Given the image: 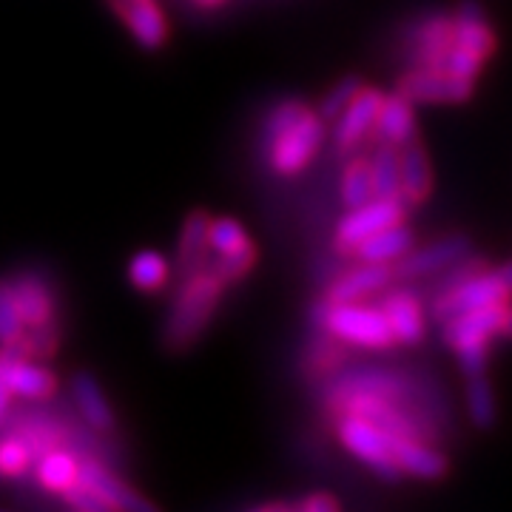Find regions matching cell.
<instances>
[{"instance_id":"1","label":"cell","mask_w":512,"mask_h":512,"mask_svg":"<svg viewBox=\"0 0 512 512\" xmlns=\"http://www.w3.org/2000/svg\"><path fill=\"white\" fill-rule=\"evenodd\" d=\"M222 291H225V282L208 268L185 276V282L174 296L171 313L165 319V348L174 350V353L191 348L205 333V328L211 325L214 313L220 308Z\"/></svg>"},{"instance_id":"2","label":"cell","mask_w":512,"mask_h":512,"mask_svg":"<svg viewBox=\"0 0 512 512\" xmlns=\"http://www.w3.org/2000/svg\"><path fill=\"white\" fill-rule=\"evenodd\" d=\"M313 322L322 330H328V336L353 345L362 350H390L396 345L393 330L387 325L384 313L379 305H367L362 302H316L313 305Z\"/></svg>"},{"instance_id":"3","label":"cell","mask_w":512,"mask_h":512,"mask_svg":"<svg viewBox=\"0 0 512 512\" xmlns=\"http://www.w3.org/2000/svg\"><path fill=\"white\" fill-rule=\"evenodd\" d=\"M453 37L444 57V72L467 86H476L478 74L493 55V26L476 0H464L453 15Z\"/></svg>"},{"instance_id":"4","label":"cell","mask_w":512,"mask_h":512,"mask_svg":"<svg viewBox=\"0 0 512 512\" xmlns=\"http://www.w3.org/2000/svg\"><path fill=\"white\" fill-rule=\"evenodd\" d=\"M325 134H328V126L319 117V111L305 106L288 126L274 131L271 137H262L265 163L276 177H296L313 163V157L325 143Z\"/></svg>"},{"instance_id":"5","label":"cell","mask_w":512,"mask_h":512,"mask_svg":"<svg viewBox=\"0 0 512 512\" xmlns=\"http://www.w3.org/2000/svg\"><path fill=\"white\" fill-rule=\"evenodd\" d=\"M507 305H487V308L464 311L444 319V339L456 353L464 379L487 373L490 342L495 336H501V322H504Z\"/></svg>"},{"instance_id":"6","label":"cell","mask_w":512,"mask_h":512,"mask_svg":"<svg viewBox=\"0 0 512 512\" xmlns=\"http://www.w3.org/2000/svg\"><path fill=\"white\" fill-rule=\"evenodd\" d=\"M507 302H512V259L495 271H473L453 285H447L436 296L433 316L444 322L464 311H476L487 305H507Z\"/></svg>"},{"instance_id":"7","label":"cell","mask_w":512,"mask_h":512,"mask_svg":"<svg viewBox=\"0 0 512 512\" xmlns=\"http://www.w3.org/2000/svg\"><path fill=\"white\" fill-rule=\"evenodd\" d=\"M336 439L350 456L365 461L373 473H379L387 481H396L402 476L396 467V458H393L390 436L379 424L362 419L356 413H336Z\"/></svg>"},{"instance_id":"8","label":"cell","mask_w":512,"mask_h":512,"mask_svg":"<svg viewBox=\"0 0 512 512\" xmlns=\"http://www.w3.org/2000/svg\"><path fill=\"white\" fill-rule=\"evenodd\" d=\"M407 217V205L402 200H382V197H373V200L362 202L356 208H348V214L339 220L336 225V234H333V248L339 254L350 256V251L367 239L370 234L382 231L387 225H396L404 222Z\"/></svg>"},{"instance_id":"9","label":"cell","mask_w":512,"mask_h":512,"mask_svg":"<svg viewBox=\"0 0 512 512\" xmlns=\"http://www.w3.org/2000/svg\"><path fill=\"white\" fill-rule=\"evenodd\" d=\"M470 254V242L467 237H444L430 242V245H421V248H410L407 254L393 265V274L402 282L410 279H421V276L441 274L447 268H453L458 259Z\"/></svg>"},{"instance_id":"10","label":"cell","mask_w":512,"mask_h":512,"mask_svg":"<svg viewBox=\"0 0 512 512\" xmlns=\"http://www.w3.org/2000/svg\"><path fill=\"white\" fill-rule=\"evenodd\" d=\"M0 376L12 396L32 399V402H46L57 393V379L49 367L35 365L32 359H23L12 348L0 350Z\"/></svg>"},{"instance_id":"11","label":"cell","mask_w":512,"mask_h":512,"mask_svg":"<svg viewBox=\"0 0 512 512\" xmlns=\"http://www.w3.org/2000/svg\"><path fill=\"white\" fill-rule=\"evenodd\" d=\"M77 481L86 484L109 510L117 512H148L154 510V504L146 501L143 495L137 493L134 487H128L126 481L111 473L109 467H103L100 461L94 458H80V473H77Z\"/></svg>"},{"instance_id":"12","label":"cell","mask_w":512,"mask_h":512,"mask_svg":"<svg viewBox=\"0 0 512 512\" xmlns=\"http://www.w3.org/2000/svg\"><path fill=\"white\" fill-rule=\"evenodd\" d=\"M382 97L384 92L370 89V86H362L359 92L353 94V100L333 120L336 123L333 126V146L339 148V151H353L365 137H370L379 106H382Z\"/></svg>"},{"instance_id":"13","label":"cell","mask_w":512,"mask_h":512,"mask_svg":"<svg viewBox=\"0 0 512 512\" xmlns=\"http://www.w3.org/2000/svg\"><path fill=\"white\" fill-rule=\"evenodd\" d=\"M399 92L410 103H464L473 94V86L450 77L444 69L416 66L399 80Z\"/></svg>"},{"instance_id":"14","label":"cell","mask_w":512,"mask_h":512,"mask_svg":"<svg viewBox=\"0 0 512 512\" xmlns=\"http://www.w3.org/2000/svg\"><path fill=\"white\" fill-rule=\"evenodd\" d=\"M106 3L126 23L131 37L143 49H163L168 40V20L157 0H106Z\"/></svg>"},{"instance_id":"15","label":"cell","mask_w":512,"mask_h":512,"mask_svg":"<svg viewBox=\"0 0 512 512\" xmlns=\"http://www.w3.org/2000/svg\"><path fill=\"white\" fill-rule=\"evenodd\" d=\"M396 279L393 265H376V262H359L348 268L342 276H336L328 285L325 299L328 302H362L373 293H382Z\"/></svg>"},{"instance_id":"16","label":"cell","mask_w":512,"mask_h":512,"mask_svg":"<svg viewBox=\"0 0 512 512\" xmlns=\"http://www.w3.org/2000/svg\"><path fill=\"white\" fill-rule=\"evenodd\" d=\"M390 447H393V458H396V467L402 476L436 481L447 473V458L419 436H402V433L390 436Z\"/></svg>"},{"instance_id":"17","label":"cell","mask_w":512,"mask_h":512,"mask_svg":"<svg viewBox=\"0 0 512 512\" xmlns=\"http://www.w3.org/2000/svg\"><path fill=\"white\" fill-rule=\"evenodd\" d=\"M387 325L393 330V339L396 345H419L424 339V311H421V302L416 299V293L396 288V291H387L379 302Z\"/></svg>"},{"instance_id":"18","label":"cell","mask_w":512,"mask_h":512,"mask_svg":"<svg viewBox=\"0 0 512 512\" xmlns=\"http://www.w3.org/2000/svg\"><path fill=\"white\" fill-rule=\"evenodd\" d=\"M20 319L26 328H46L55 325V293L35 274H20L9 279Z\"/></svg>"},{"instance_id":"19","label":"cell","mask_w":512,"mask_h":512,"mask_svg":"<svg viewBox=\"0 0 512 512\" xmlns=\"http://www.w3.org/2000/svg\"><path fill=\"white\" fill-rule=\"evenodd\" d=\"M370 134H376L379 143H390V146L399 148L407 146L410 140H416V109H413V103L402 92L384 94Z\"/></svg>"},{"instance_id":"20","label":"cell","mask_w":512,"mask_h":512,"mask_svg":"<svg viewBox=\"0 0 512 512\" xmlns=\"http://www.w3.org/2000/svg\"><path fill=\"white\" fill-rule=\"evenodd\" d=\"M416 245V237L413 231L404 225V222H396V225H387L382 231L370 234L367 239H362L350 256L356 262H376V265H396L410 248Z\"/></svg>"},{"instance_id":"21","label":"cell","mask_w":512,"mask_h":512,"mask_svg":"<svg viewBox=\"0 0 512 512\" xmlns=\"http://www.w3.org/2000/svg\"><path fill=\"white\" fill-rule=\"evenodd\" d=\"M402 151V202L407 208L421 205L433 191V165L427 160V151L419 140H410Z\"/></svg>"},{"instance_id":"22","label":"cell","mask_w":512,"mask_h":512,"mask_svg":"<svg viewBox=\"0 0 512 512\" xmlns=\"http://www.w3.org/2000/svg\"><path fill=\"white\" fill-rule=\"evenodd\" d=\"M72 399L80 410V416L97 433H111L114 430V410L103 393V387L94 382L92 373H74L72 376Z\"/></svg>"},{"instance_id":"23","label":"cell","mask_w":512,"mask_h":512,"mask_svg":"<svg viewBox=\"0 0 512 512\" xmlns=\"http://www.w3.org/2000/svg\"><path fill=\"white\" fill-rule=\"evenodd\" d=\"M208 214L205 211H191L180 234V245H177V262L183 276H191L208 268Z\"/></svg>"},{"instance_id":"24","label":"cell","mask_w":512,"mask_h":512,"mask_svg":"<svg viewBox=\"0 0 512 512\" xmlns=\"http://www.w3.org/2000/svg\"><path fill=\"white\" fill-rule=\"evenodd\" d=\"M370 180H373V197L382 200H402V151L399 146L379 143L370 154Z\"/></svg>"},{"instance_id":"25","label":"cell","mask_w":512,"mask_h":512,"mask_svg":"<svg viewBox=\"0 0 512 512\" xmlns=\"http://www.w3.org/2000/svg\"><path fill=\"white\" fill-rule=\"evenodd\" d=\"M37 484L49 493H66L72 484H77V473H80V461L74 453L55 447V450H46L37 456L35 464Z\"/></svg>"},{"instance_id":"26","label":"cell","mask_w":512,"mask_h":512,"mask_svg":"<svg viewBox=\"0 0 512 512\" xmlns=\"http://www.w3.org/2000/svg\"><path fill=\"white\" fill-rule=\"evenodd\" d=\"M450 37H453V20L450 18L436 15V18L424 20L419 29V37H416V60H419V66L444 69Z\"/></svg>"},{"instance_id":"27","label":"cell","mask_w":512,"mask_h":512,"mask_svg":"<svg viewBox=\"0 0 512 512\" xmlns=\"http://www.w3.org/2000/svg\"><path fill=\"white\" fill-rule=\"evenodd\" d=\"M464 407L467 416L476 424L478 430H490L498 419V402H495V390L487 373L464 379Z\"/></svg>"},{"instance_id":"28","label":"cell","mask_w":512,"mask_h":512,"mask_svg":"<svg viewBox=\"0 0 512 512\" xmlns=\"http://www.w3.org/2000/svg\"><path fill=\"white\" fill-rule=\"evenodd\" d=\"M128 279L140 293H160L171 279V265L157 251H140L128 262Z\"/></svg>"},{"instance_id":"29","label":"cell","mask_w":512,"mask_h":512,"mask_svg":"<svg viewBox=\"0 0 512 512\" xmlns=\"http://www.w3.org/2000/svg\"><path fill=\"white\" fill-rule=\"evenodd\" d=\"M256 245L248 237V231L237 220L228 217H211L208 220V251L217 256L242 254V251H254Z\"/></svg>"},{"instance_id":"30","label":"cell","mask_w":512,"mask_h":512,"mask_svg":"<svg viewBox=\"0 0 512 512\" xmlns=\"http://www.w3.org/2000/svg\"><path fill=\"white\" fill-rule=\"evenodd\" d=\"M15 436L29 444V450L35 453V458L46 450H55V447H63L66 444V436L63 430L57 427L55 421L46 419V416H35V419L20 421L15 427Z\"/></svg>"},{"instance_id":"31","label":"cell","mask_w":512,"mask_h":512,"mask_svg":"<svg viewBox=\"0 0 512 512\" xmlns=\"http://www.w3.org/2000/svg\"><path fill=\"white\" fill-rule=\"evenodd\" d=\"M339 194L345 208H356L362 202L373 200V180H370V163L367 160H350L342 171V183H339Z\"/></svg>"},{"instance_id":"32","label":"cell","mask_w":512,"mask_h":512,"mask_svg":"<svg viewBox=\"0 0 512 512\" xmlns=\"http://www.w3.org/2000/svg\"><path fill=\"white\" fill-rule=\"evenodd\" d=\"M35 464V453L29 450V444L9 433L0 439V478H20L26 476Z\"/></svg>"},{"instance_id":"33","label":"cell","mask_w":512,"mask_h":512,"mask_svg":"<svg viewBox=\"0 0 512 512\" xmlns=\"http://www.w3.org/2000/svg\"><path fill=\"white\" fill-rule=\"evenodd\" d=\"M365 83L359 80V77H353V74H348V77H342L336 86H330L328 92H325V97L319 100V117L325 120V123H330V120H336L339 114H342V109L348 106L350 100H353V94L359 92Z\"/></svg>"},{"instance_id":"34","label":"cell","mask_w":512,"mask_h":512,"mask_svg":"<svg viewBox=\"0 0 512 512\" xmlns=\"http://www.w3.org/2000/svg\"><path fill=\"white\" fill-rule=\"evenodd\" d=\"M256 259L259 251H242V254H228V256H214V262H208V271L220 276L225 285H234L239 279L251 274L256 268Z\"/></svg>"},{"instance_id":"35","label":"cell","mask_w":512,"mask_h":512,"mask_svg":"<svg viewBox=\"0 0 512 512\" xmlns=\"http://www.w3.org/2000/svg\"><path fill=\"white\" fill-rule=\"evenodd\" d=\"M23 330L26 325L20 319L12 288H9V282L0 279V345H15L23 336Z\"/></svg>"},{"instance_id":"36","label":"cell","mask_w":512,"mask_h":512,"mask_svg":"<svg viewBox=\"0 0 512 512\" xmlns=\"http://www.w3.org/2000/svg\"><path fill=\"white\" fill-rule=\"evenodd\" d=\"M63 498V504L69 507V510H77V512H109V507L97 498V495L86 487V484H72L66 493H60Z\"/></svg>"},{"instance_id":"37","label":"cell","mask_w":512,"mask_h":512,"mask_svg":"<svg viewBox=\"0 0 512 512\" xmlns=\"http://www.w3.org/2000/svg\"><path fill=\"white\" fill-rule=\"evenodd\" d=\"M339 507H342L339 498L330 493H313L308 498H302L299 504H293V510L299 512H336Z\"/></svg>"},{"instance_id":"38","label":"cell","mask_w":512,"mask_h":512,"mask_svg":"<svg viewBox=\"0 0 512 512\" xmlns=\"http://www.w3.org/2000/svg\"><path fill=\"white\" fill-rule=\"evenodd\" d=\"M9 404H12V390L6 387L3 376H0V424H3L6 416H9Z\"/></svg>"},{"instance_id":"39","label":"cell","mask_w":512,"mask_h":512,"mask_svg":"<svg viewBox=\"0 0 512 512\" xmlns=\"http://www.w3.org/2000/svg\"><path fill=\"white\" fill-rule=\"evenodd\" d=\"M256 512H293V504H285V501H271V504H256Z\"/></svg>"},{"instance_id":"40","label":"cell","mask_w":512,"mask_h":512,"mask_svg":"<svg viewBox=\"0 0 512 512\" xmlns=\"http://www.w3.org/2000/svg\"><path fill=\"white\" fill-rule=\"evenodd\" d=\"M501 336H504V339H512V302L507 305L504 322H501Z\"/></svg>"},{"instance_id":"41","label":"cell","mask_w":512,"mask_h":512,"mask_svg":"<svg viewBox=\"0 0 512 512\" xmlns=\"http://www.w3.org/2000/svg\"><path fill=\"white\" fill-rule=\"evenodd\" d=\"M197 3H200L202 9H217V6H222L225 0H197Z\"/></svg>"}]
</instances>
